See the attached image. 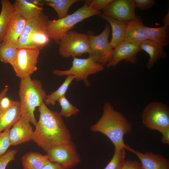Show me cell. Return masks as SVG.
<instances>
[{"mask_svg":"<svg viewBox=\"0 0 169 169\" xmlns=\"http://www.w3.org/2000/svg\"><path fill=\"white\" fill-rule=\"evenodd\" d=\"M38 111L39 119L32 141L46 152L54 146L71 141L70 132L59 113L49 109L44 102Z\"/></svg>","mask_w":169,"mask_h":169,"instance_id":"1","label":"cell"},{"mask_svg":"<svg viewBox=\"0 0 169 169\" xmlns=\"http://www.w3.org/2000/svg\"><path fill=\"white\" fill-rule=\"evenodd\" d=\"M132 126L126 118L115 110L111 104L106 102L103 107V113L98 121L90 127L91 131L101 133L111 141L115 148L127 149L128 145L124 141L125 134L131 133Z\"/></svg>","mask_w":169,"mask_h":169,"instance_id":"2","label":"cell"},{"mask_svg":"<svg viewBox=\"0 0 169 169\" xmlns=\"http://www.w3.org/2000/svg\"><path fill=\"white\" fill-rule=\"evenodd\" d=\"M18 94L22 116L35 126L37 122L34 111L44 103L47 95L41 82L32 79L30 76L21 79Z\"/></svg>","mask_w":169,"mask_h":169,"instance_id":"3","label":"cell"},{"mask_svg":"<svg viewBox=\"0 0 169 169\" xmlns=\"http://www.w3.org/2000/svg\"><path fill=\"white\" fill-rule=\"evenodd\" d=\"M101 13L92 9L85 2L84 5L73 13L57 20H49L47 28L48 34L54 43L58 44L61 37L74 26L83 20Z\"/></svg>","mask_w":169,"mask_h":169,"instance_id":"4","label":"cell"},{"mask_svg":"<svg viewBox=\"0 0 169 169\" xmlns=\"http://www.w3.org/2000/svg\"><path fill=\"white\" fill-rule=\"evenodd\" d=\"M111 29L107 23L102 32L97 35L92 31L87 34L90 48L89 57L104 66L111 60L114 49L112 48L109 37Z\"/></svg>","mask_w":169,"mask_h":169,"instance_id":"5","label":"cell"},{"mask_svg":"<svg viewBox=\"0 0 169 169\" xmlns=\"http://www.w3.org/2000/svg\"><path fill=\"white\" fill-rule=\"evenodd\" d=\"M104 69V66L96 62L92 58L80 59L73 57L72 65L69 69L61 70L54 69V74L59 76H73L76 81L83 80L88 87L90 83L88 79V76L95 74Z\"/></svg>","mask_w":169,"mask_h":169,"instance_id":"6","label":"cell"},{"mask_svg":"<svg viewBox=\"0 0 169 169\" xmlns=\"http://www.w3.org/2000/svg\"><path fill=\"white\" fill-rule=\"evenodd\" d=\"M40 50L31 46L18 49L16 56L11 64L16 75L20 79L31 76L37 70V64Z\"/></svg>","mask_w":169,"mask_h":169,"instance_id":"7","label":"cell"},{"mask_svg":"<svg viewBox=\"0 0 169 169\" xmlns=\"http://www.w3.org/2000/svg\"><path fill=\"white\" fill-rule=\"evenodd\" d=\"M58 44L59 54L65 58H77L90 52L87 34L76 31L67 32L60 38Z\"/></svg>","mask_w":169,"mask_h":169,"instance_id":"8","label":"cell"},{"mask_svg":"<svg viewBox=\"0 0 169 169\" xmlns=\"http://www.w3.org/2000/svg\"><path fill=\"white\" fill-rule=\"evenodd\" d=\"M141 118L143 124L146 128L160 132L169 126V107L160 101L151 102L144 109Z\"/></svg>","mask_w":169,"mask_h":169,"instance_id":"9","label":"cell"},{"mask_svg":"<svg viewBox=\"0 0 169 169\" xmlns=\"http://www.w3.org/2000/svg\"><path fill=\"white\" fill-rule=\"evenodd\" d=\"M46 152L50 162L64 169H72L81 161L76 146L72 141L68 143L54 146Z\"/></svg>","mask_w":169,"mask_h":169,"instance_id":"10","label":"cell"},{"mask_svg":"<svg viewBox=\"0 0 169 169\" xmlns=\"http://www.w3.org/2000/svg\"><path fill=\"white\" fill-rule=\"evenodd\" d=\"M134 0H113L103 9L104 15L127 22L136 16Z\"/></svg>","mask_w":169,"mask_h":169,"instance_id":"11","label":"cell"},{"mask_svg":"<svg viewBox=\"0 0 169 169\" xmlns=\"http://www.w3.org/2000/svg\"><path fill=\"white\" fill-rule=\"evenodd\" d=\"M141 43L124 41L114 49L110 61L106 64L108 68L115 67L122 60L135 64L137 55L142 50L140 47Z\"/></svg>","mask_w":169,"mask_h":169,"instance_id":"12","label":"cell"},{"mask_svg":"<svg viewBox=\"0 0 169 169\" xmlns=\"http://www.w3.org/2000/svg\"><path fill=\"white\" fill-rule=\"evenodd\" d=\"M33 132L29 121L21 116L10 129L11 145L17 146L31 140Z\"/></svg>","mask_w":169,"mask_h":169,"instance_id":"13","label":"cell"},{"mask_svg":"<svg viewBox=\"0 0 169 169\" xmlns=\"http://www.w3.org/2000/svg\"><path fill=\"white\" fill-rule=\"evenodd\" d=\"M127 150L136 155L141 161V169H169V161L161 155L151 152L142 153L129 146Z\"/></svg>","mask_w":169,"mask_h":169,"instance_id":"14","label":"cell"},{"mask_svg":"<svg viewBox=\"0 0 169 169\" xmlns=\"http://www.w3.org/2000/svg\"><path fill=\"white\" fill-rule=\"evenodd\" d=\"M48 16L43 12L34 18L27 19V22L21 35L17 47L27 46L31 35L35 31L47 29Z\"/></svg>","mask_w":169,"mask_h":169,"instance_id":"15","label":"cell"},{"mask_svg":"<svg viewBox=\"0 0 169 169\" xmlns=\"http://www.w3.org/2000/svg\"><path fill=\"white\" fill-rule=\"evenodd\" d=\"M27 20L17 12H13L11 16L3 41L17 47L19 39L25 26Z\"/></svg>","mask_w":169,"mask_h":169,"instance_id":"16","label":"cell"},{"mask_svg":"<svg viewBox=\"0 0 169 169\" xmlns=\"http://www.w3.org/2000/svg\"><path fill=\"white\" fill-rule=\"evenodd\" d=\"M146 26L139 16L127 22L124 41L141 43L148 39Z\"/></svg>","mask_w":169,"mask_h":169,"instance_id":"17","label":"cell"},{"mask_svg":"<svg viewBox=\"0 0 169 169\" xmlns=\"http://www.w3.org/2000/svg\"><path fill=\"white\" fill-rule=\"evenodd\" d=\"M99 15L107 21L110 25L112 37L110 43L112 48L114 49L124 41L127 22L116 20L101 13Z\"/></svg>","mask_w":169,"mask_h":169,"instance_id":"18","label":"cell"},{"mask_svg":"<svg viewBox=\"0 0 169 169\" xmlns=\"http://www.w3.org/2000/svg\"><path fill=\"white\" fill-rule=\"evenodd\" d=\"M139 46L149 55V59L146 65L148 69H151L159 59L167 57L163 47L148 39L142 42Z\"/></svg>","mask_w":169,"mask_h":169,"instance_id":"19","label":"cell"},{"mask_svg":"<svg viewBox=\"0 0 169 169\" xmlns=\"http://www.w3.org/2000/svg\"><path fill=\"white\" fill-rule=\"evenodd\" d=\"M21 116L19 101H16L9 109L0 111V132L9 129Z\"/></svg>","mask_w":169,"mask_h":169,"instance_id":"20","label":"cell"},{"mask_svg":"<svg viewBox=\"0 0 169 169\" xmlns=\"http://www.w3.org/2000/svg\"><path fill=\"white\" fill-rule=\"evenodd\" d=\"M14 11L27 20L39 15L43 8L37 6L27 0H16L13 4Z\"/></svg>","mask_w":169,"mask_h":169,"instance_id":"21","label":"cell"},{"mask_svg":"<svg viewBox=\"0 0 169 169\" xmlns=\"http://www.w3.org/2000/svg\"><path fill=\"white\" fill-rule=\"evenodd\" d=\"M21 161L23 169H41L50 162L47 155L33 151L24 154Z\"/></svg>","mask_w":169,"mask_h":169,"instance_id":"22","label":"cell"},{"mask_svg":"<svg viewBox=\"0 0 169 169\" xmlns=\"http://www.w3.org/2000/svg\"><path fill=\"white\" fill-rule=\"evenodd\" d=\"M148 39L164 47L169 44V26L157 28L145 26Z\"/></svg>","mask_w":169,"mask_h":169,"instance_id":"23","label":"cell"},{"mask_svg":"<svg viewBox=\"0 0 169 169\" xmlns=\"http://www.w3.org/2000/svg\"><path fill=\"white\" fill-rule=\"evenodd\" d=\"M2 8L0 13V43L3 41L10 19L14 12L13 4L9 0L1 1Z\"/></svg>","mask_w":169,"mask_h":169,"instance_id":"24","label":"cell"},{"mask_svg":"<svg viewBox=\"0 0 169 169\" xmlns=\"http://www.w3.org/2000/svg\"><path fill=\"white\" fill-rule=\"evenodd\" d=\"M45 4L52 8L56 12L59 19L68 15L69 8L79 0H44Z\"/></svg>","mask_w":169,"mask_h":169,"instance_id":"25","label":"cell"},{"mask_svg":"<svg viewBox=\"0 0 169 169\" xmlns=\"http://www.w3.org/2000/svg\"><path fill=\"white\" fill-rule=\"evenodd\" d=\"M75 78L73 76H67L65 80L56 91L47 95L44 102L46 105L54 106L56 102L63 96L65 95L68 88Z\"/></svg>","mask_w":169,"mask_h":169,"instance_id":"26","label":"cell"},{"mask_svg":"<svg viewBox=\"0 0 169 169\" xmlns=\"http://www.w3.org/2000/svg\"><path fill=\"white\" fill-rule=\"evenodd\" d=\"M49 40L47 29L37 30L31 35L27 46L35 47L40 50L48 44Z\"/></svg>","mask_w":169,"mask_h":169,"instance_id":"27","label":"cell"},{"mask_svg":"<svg viewBox=\"0 0 169 169\" xmlns=\"http://www.w3.org/2000/svg\"><path fill=\"white\" fill-rule=\"evenodd\" d=\"M18 49L15 46L3 41L0 43V61L11 64L16 56Z\"/></svg>","mask_w":169,"mask_h":169,"instance_id":"28","label":"cell"},{"mask_svg":"<svg viewBox=\"0 0 169 169\" xmlns=\"http://www.w3.org/2000/svg\"><path fill=\"white\" fill-rule=\"evenodd\" d=\"M125 149L115 148L114 155L104 169H121L125 161Z\"/></svg>","mask_w":169,"mask_h":169,"instance_id":"29","label":"cell"},{"mask_svg":"<svg viewBox=\"0 0 169 169\" xmlns=\"http://www.w3.org/2000/svg\"><path fill=\"white\" fill-rule=\"evenodd\" d=\"M58 101L61 107L59 114L62 116L69 117L72 115H77L79 111V109L69 102L65 95L61 97Z\"/></svg>","mask_w":169,"mask_h":169,"instance_id":"30","label":"cell"},{"mask_svg":"<svg viewBox=\"0 0 169 169\" xmlns=\"http://www.w3.org/2000/svg\"><path fill=\"white\" fill-rule=\"evenodd\" d=\"M10 129L0 132V156L5 154L11 146L9 137Z\"/></svg>","mask_w":169,"mask_h":169,"instance_id":"31","label":"cell"},{"mask_svg":"<svg viewBox=\"0 0 169 169\" xmlns=\"http://www.w3.org/2000/svg\"><path fill=\"white\" fill-rule=\"evenodd\" d=\"M18 153L16 149L8 150L5 153L0 156V169H6L8 164L15 160V155Z\"/></svg>","mask_w":169,"mask_h":169,"instance_id":"32","label":"cell"},{"mask_svg":"<svg viewBox=\"0 0 169 169\" xmlns=\"http://www.w3.org/2000/svg\"><path fill=\"white\" fill-rule=\"evenodd\" d=\"M113 0H86L85 2L94 10L100 11L103 9Z\"/></svg>","mask_w":169,"mask_h":169,"instance_id":"33","label":"cell"},{"mask_svg":"<svg viewBox=\"0 0 169 169\" xmlns=\"http://www.w3.org/2000/svg\"><path fill=\"white\" fill-rule=\"evenodd\" d=\"M136 7L146 10L153 6L156 3L154 0H134Z\"/></svg>","mask_w":169,"mask_h":169,"instance_id":"34","label":"cell"},{"mask_svg":"<svg viewBox=\"0 0 169 169\" xmlns=\"http://www.w3.org/2000/svg\"><path fill=\"white\" fill-rule=\"evenodd\" d=\"M141 163L136 160H125L121 169H141Z\"/></svg>","mask_w":169,"mask_h":169,"instance_id":"35","label":"cell"},{"mask_svg":"<svg viewBox=\"0 0 169 169\" xmlns=\"http://www.w3.org/2000/svg\"><path fill=\"white\" fill-rule=\"evenodd\" d=\"M16 101L10 100L8 97L5 96L0 102V111H4L9 109L15 104Z\"/></svg>","mask_w":169,"mask_h":169,"instance_id":"36","label":"cell"},{"mask_svg":"<svg viewBox=\"0 0 169 169\" xmlns=\"http://www.w3.org/2000/svg\"><path fill=\"white\" fill-rule=\"evenodd\" d=\"M160 132L162 135L161 142L164 144L169 145V126L163 129Z\"/></svg>","mask_w":169,"mask_h":169,"instance_id":"37","label":"cell"},{"mask_svg":"<svg viewBox=\"0 0 169 169\" xmlns=\"http://www.w3.org/2000/svg\"><path fill=\"white\" fill-rule=\"evenodd\" d=\"M41 169H64L56 164L49 162L46 164Z\"/></svg>","mask_w":169,"mask_h":169,"instance_id":"38","label":"cell"},{"mask_svg":"<svg viewBox=\"0 0 169 169\" xmlns=\"http://www.w3.org/2000/svg\"><path fill=\"white\" fill-rule=\"evenodd\" d=\"M162 21L164 23V25L169 26V10H168L167 13L165 15L163 18Z\"/></svg>","mask_w":169,"mask_h":169,"instance_id":"39","label":"cell"},{"mask_svg":"<svg viewBox=\"0 0 169 169\" xmlns=\"http://www.w3.org/2000/svg\"><path fill=\"white\" fill-rule=\"evenodd\" d=\"M29 1L33 4L38 6L42 7L45 4L44 0H29Z\"/></svg>","mask_w":169,"mask_h":169,"instance_id":"40","label":"cell"},{"mask_svg":"<svg viewBox=\"0 0 169 169\" xmlns=\"http://www.w3.org/2000/svg\"><path fill=\"white\" fill-rule=\"evenodd\" d=\"M8 89V87L5 88L0 93V102L1 100L6 96Z\"/></svg>","mask_w":169,"mask_h":169,"instance_id":"41","label":"cell"}]
</instances>
